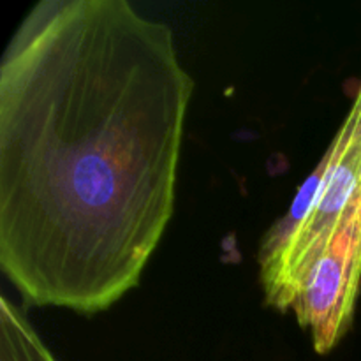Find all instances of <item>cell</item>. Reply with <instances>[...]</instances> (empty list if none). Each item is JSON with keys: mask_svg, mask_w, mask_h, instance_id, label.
<instances>
[{"mask_svg": "<svg viewBox=\"0 0 361 361\" xmlns=\"http://www.w3.org/2000/svg\"><path fill=\"white\" fill-rule=\"evenodd\" d=\"M326 154V173L309 214L281 247L257 257L264 300L281 312L291 309L309 268L361 204V85Z\"/></svg>", "mask_w": 361, "mask_h": 361, "instance_id": "cell-2", "label": "cell"}, {"mask_svg": "<svg viewBox=\"0 0 361 361\" xmlns=\"http://www.w3.org/2000/svg\"><path fill=\"white\" fill-rule=\"evenodd\" d=\"M361 281V204L331 236L303 277L291 310L310 331L317 355H328L348 334Z\"/></svg>", "mask_w": 361, "mask_h": 361, "instance_id": "cell-3", "label": "cell"}, {"mask_svg": "<svg viewBox=\"0 0 361 361\" xmlns=\"http://www.w3.org/2000/svg\"><path fill=\"white\" fill-rule=\"evenodd\" d=\"M0 361H56L27 316L6 296L0 298Z\"/></svg>", "mask_w": 361, "mask_h": 361, "instance_id": "cell-4", "label": "cell"}, {"mask_svg": "<svg viewBox=\"0 0 361 361\" xmlns=\"http://www.w3.org/2000/svg\"><path fill=\"white\" fill-rule=\"evenodd\" d=\"M194 80L127 0H39L0 63V268L25 303L102 312L175 212Z\"/></svg>", "mask_w": 361, "mask_h": 361, "instance_id": "cell-1", "label": "cell"}]
</instances>
